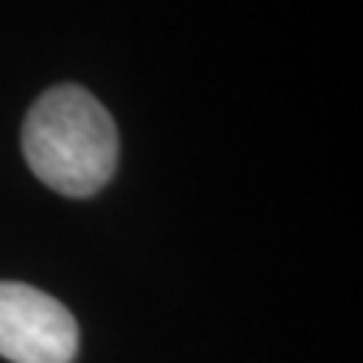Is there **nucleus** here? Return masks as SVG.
Instances as JSON below:
<instances>
[{"mask_svg": "<svg viewBox=\"0 0 363 363\" xmlns=\"http://www.w3.org/2000/svg\"><path fill=\"white\" fill-rule=\"evenodd\" d=\"M21 149L43 185L64 197H91L116 173L118 133L85 88L58 85L30 106Z\"/></svg>", "mask_w": 363, "mask_h": 363, "instance_id": "1", "label": "nucleus"}, {"mask_svg": "<svg viewBox=\"0 0 363 363\" xmlns=\"http://www.w3.org/2000/svg\"><path fill=\"white\" fill-rule=\"evenodd\" d=\"M79 327L64 303L21 281H0V357L13 363H70Z\"/></svg>", "mask_w": 363, "mask_h": 363, "instance_id": "2", "label": "nucleus"}]
</instances>
